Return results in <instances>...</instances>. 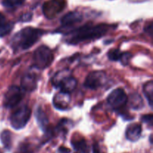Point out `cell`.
I'll use <instances>...</instances> for the list:
<instances>
[{"mask_svg":"<svg viewBox=\"0 0 153 153\" xmlns=\"http://www.w3.org/2000/svg\"><path fill=\"white\" fill-rule=\"evenodd\" d=\"M110 25L105 24L97 25L87 24L70 31L67 35L68 38L67 41L70 44L75 45L86 40H95L104 36L110 29Z\"/></svg>","mask_w":153,"mask_h":153,"instance_id":"1","label":"cell"},{"mask_svg":"<svg viewBox=\"0 0 153 153\" xmlns=\"http://www.w3.org/2000/svg\"><path fill=\"white\" fill-rule=\"evenodd\" d=\"M45 33L43 30L33 27H26L18 31L11 40L13 48L25 50L37 43L40 37Z\"/></svg>","mask_w":153,"mask_h":153,"instance_id":"2","label":"cell"},{"mask_svg":"<svg viewBox=\"0 0 153 153\" xmlns=\"http://www.w3.org/2000/svg\"><path fill=\"white\" fill-rule=\"evenodd\" d=\"M52 84L60 91L70 94L76 89L77 80L72 76L69 70H64L58 72L52 79Z\"/></svg>","mask_w":153,"mask_h":153,"instance_id":"3","label":"cell"},{"mask_svg":"<svg viewBox=\"0 0 153 153\" xmlns=\"http://www.w3.org/2000/svg\"><path fill=\"white\" fill-rule=\"evenodd\" d=\"M54 55L48 46H41L35 49L33 55L34 66L40 70H44L52 64Z\"/></svg>","mask_w":153,"mask_h":153,"instance_id":"4","label":"cell"},{"mask_svg":"<svg viewBox=\"0 0 153 153\" xmlns=\"http://www.w3.org/2000/svg\"><path fill=\"white\" fill-rule=\"evenodd\" d=\"M31 111L28 105L17 108L10 115V121L11 126L14 129L19 130L23 128L27 125L31 118Z\"/></svg>","mask_w":153,"mask_h":153,"instance_id":"5","label":"cell"},{"mask_svg":"<svg viewBox=\"0 0 153 153\" xmlns=\"http://www.w3.org/2000/svg\"><path fill=\"white\" fill-rule=\"evenodd\" d=\"M23 90L18 86H10L4 97V106L6 108H12L17 105L23 98Z\"/></svg>","mask_w":153,"mask_h":153,"instance_id":"6","label":"cell"},{"mask_svg":"<svg viewBox=\"0 0 153 153\" xmlns=\"http://www.w3.org/2000/svg\"><path fill=\"white\" fill-rule=\"evenodd\" d=\"M109 105L114 110H119L126 105L128 97L125 91L122 88L115 89L111 93L107 98Z\"/></svg>","mask_w":153,"mask_h":153,"instance_id":"7","label":"cell"},{"mask_svg":"<svg viewBox=\"0 0 153 153\" xmlns=\"http://www.w3.org/2000/svg\"><path fill=\"white\" fill-rule=\"evenodd\" d=\"M106 74L103 71H94L90 73L85 81V88L96 90L105 84Z\"/></svg>","mask_w":153,"mask_h":153,"instance_id":"8","label":"cell"},{"mask_svg":"<svg viewBox=\"0 0 153 153\" xmlns=\"http://www.w3.org/2000/svg\"><path fill=\"white\" fill-rule=\"evenodd\" d=\"M65 6V0H49L43 4V13L48 18H54L64 10Z\"/></svg>","mask_w":153,"mask_h":153,"instance_id":"9","label":"cell"},{"mask_svg":"<svg viewBox=\"0 0 153 153\" xmlns=\"http://www.w3.org/2000/svg\"><path fill=\"white\" fill-rule=\"evenodd\" d=\"M70 103V94L61 92L56 94L53 97V105L58 110L65 111L69 108Z\"/></svg>","mask_w":153,"mask_h":153,"instance_id":"10","label":"cell"},{"mask_svg":"<svg viewBox=\"0 0 153 153\" xmlns=\"http://www.w3.org/2000/svg\"><path fill=\"white\" fill-rule=\"evenodd\" d=\"M37 86V79L34 74L27 73L21 79V88L23 91H34Z\"/></svg>","mask_w":153,"mask_h":153,"instance_id":"11","label":"cell"},{"mask_svg":"<svg viewBox=\"0 0 153 153\" xmlns=\"http://www.w3.org/2000/svg\"><path fill=\"white\" fill-rule=\"evenodd\" d=\"M83 19L82 14L79 11H71L67 13L61 18V24L64 26H70L81 22Z\"/></svg>","mask_w":153,"mask_h":153,"instance_id":"12","label":"cell"},{"mask_svg":"<svg viewBox=\"0 0 153 153\" xmlns=\"http://www.w3.org/2000/svg\"><path fill=\"white\" fill-rule=\"evenodd\" d=\"M141 133V126L139 124H131L127 127L126 131V137L127 140L131 142H135L140 139Z\"/></svg>","mask_w":153,"mask_h":153,"instance_id":"13","label":"cell"},{"mask_svg":"<svg viewBox=\"0 0 153 153\" xmlns=\"http://www.w3.org/2000/svg\"><path fill=\"white\" fill-rule=\"evenodd\" d=\"M35 117L39 126L43 132H46L49 129V120L44 111L40 107L37 108L35 112Z\"/></svg>","mask_w":153,"mask_h":153,"instance_id":"14","label":"cell"},{"mask_svg":"<svg viewBox=\"0 0 153 153\" xmlns=\"http://www.w3.org/2000/svg\"><path fill=\"white\" fill-rule=\"evenodd\" d=\"M13 28V23L7 21L5 16L0 13V37L6 35L11 31Z\"/></svg>","mask_w":153,"mask_h":153,"instance_id":"15","label":"cell"},{"mask_svg":"<svg viewBox=\"0 0 153 153\" xmlns=\"http://www.w3.org/2000/svg\"><path fill=\"white\" fill-rule=\"evenodd\" d=\"M129 101V105L131 108L134 110H140L143 107V101L138 94H132L130 95L129 98H128Z\"/></svg>","mask_w":153,"mask_h":153,"instance_id":"16","label":"cell"},{"mask_svg":"<svg viewBox=\"0 0 153 153\" xmlns=\"http://www.w3.org/2000/svg\"><path fill=\"white\" fill-rule=\"evenodd\" d=\"M72 146L75 150L79 153H90L89 148L84 139L72 141Z\"/></svg>","mask_w":153,"mask_h":153,"instance_id":"17","label":"cell"},{"mask_svg":"<svg viewBox=\"0 0 153 153\" xmlns=\"http://www.w3.org/2000/svg\"><path fill=\"white\" fill-rule=\"evenodd\" d=\"M143 94L149 102V106L152 108V102H153V83L152 81L146 82L143 85Z\"/></svg>","mask_w":153,"mask_h":153,"instance_id":"18","label":"cell"},{"mask_svg":"<svg viewBox=\"0 0 153 153\" xmlns=\"http://www.w3.org/2000/svg\"><path fill=\"white\" fill-rule=\"evenodd\" d=\"M1 141L3 146L7 149H10L12 147V135L11 133L7 130L3 131L1 134Z\"/></svg>","mask_w":153,"mask_h":153,"instance_id":"19","label":"cell"},{"mask_svg":"<svg viewBox=\"0 0 153 153\" xmlns=\"http://www.w3.org/2000/svg\"><path fill=\"white\" fill-rule=\"evenodd\" d=\"M123 54V52H121L119 49H114L108 51V58L111 61H120Z\"/></svg>","mask_w":153,"mask_h":153,"instance_id":"20","label":"cell"},{"mask_svg":"<svg viewBox=\"0 0 153 153\" xmlns=\"http://www.w3.org/2000/svg\"><path fill=\"white\" fill-rule=\"evenodd\" d=\"M25 0H3L2 4L7 8H13L22 5Z\"/></svg>","mask_w":153,"mask_h":153,"instance_id":"21","label":"cell"},{"mask_svg":"<svg viewBox=\"0 0 153 153\" xmlns=\"http://www.w3.org/2000/svg\"><path fill=\"white\" fill-rule=\"evenodd\" d=\"M14 153H33V149L29 143H21Z\"/></svg>","mask_w":153,"mask_h":153,"instance_id":"22","label":"cell"},{"mask_svg":"<svg viewBox=\"0 0 153 153\" xmlns=\"http://www.w3.org/2000/svg\"><path fill=\"white\" fill-rule=\"evenodd\" d=\"M141 120L143 121V123H146L147 125L152 126L153 124V117L152 114H147V115H143V116L141 117Z\"/></svg>","mask_w":153,"mask_h":153,"instance_id":"23","label":"cell"},{"mask_svg":"<svg viewBox=\"0 0 153 153\" xmlns=\"http://www.w3.org/2000/svg\"><path fill=\"white\" fill-rule=\"evenodd\" d=\"M131 57V53L129 52H123L122 55V58L120 59V62L122 63V64H123L124 66H126L128 64V61H129L130 58Z\"/></svg>","mask_w":153,"mask_h":153,"instance_id":"24","label":"cell"},{"mask_svg":"<svg viewBox=\"0 0 153 153\" xmlns=\"http://www.w3.org/2000/svg\"><path fill=\"white\" fill-rule=\"evenodd\" d=\"M58 152L59 153H70V149L68 148L64 147V146H60L58 149Z\"/></svg>","mask_w":153,"mask_h":153,"instance_id":"25","label":"cell"},{"mask_svg":"<svg viewBox=\"0 0 153 153\" xmlns=\"http://www.w3.org/2000/svg\"><path fill=\"white\" fill-rule=\"evenodd\" d=\"M93 153H101L100 149V146L97 143L93 145Z\"/></svg>","mask_w":153,"mask_h":153,"instance_id":"26","label":"cell"},{"mask_svg":"<svg viewBox=\"0 0 153 153\" xmlns=\"http://www.w3.org/2000/svg\"><path fill=\"white\" fill-rule=\"evenodd\" d=\"M21 19H22V21H29L31 19V13H25L22 16Z\"/></svg>","mask_w":153,"mask_h":153,"instance_id":"27","label":"cell"},{"mask_svg":"<svg viewBox=\"0 0 153 153\" xmlns=\"http://www.w3.org/2000/svg\"><path fill=\"white\" fill-rule=\"evenodd\" d=\"M147 28H148V30H146V31L149 32V34H150V35H152V22L149 24V25L147 26Z\"/></svg>","mask_w":153,"mask_h":153,"instance_id":"28","label":"cell"}]
</instances>
